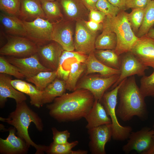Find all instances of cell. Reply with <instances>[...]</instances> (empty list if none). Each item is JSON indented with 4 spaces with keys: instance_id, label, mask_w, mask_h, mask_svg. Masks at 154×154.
Listing matches in <instances>:
<instances>
[{
    "instance_id": "obj_1",
    "label": "cell",
    "mask_w": 154,
    "mask_h": 154,
    "mask_svg": "<svg viewBox=\"0 0 154 154\" xmlns=\"http://www.w3.org/2000/svg\"><path fill=\"white\" fill-rule=\"evenodd\" d=\"M95 100L90 91L78 89L56 98L46 107L50 116L58 121H73L84 118Z\"/></svg>"
},
{
    "instance_id": "obj_2",
    "label": "cell",
    "mask_w": 154,
    "mask_h": 154,
    "mask_svg": "<svg viewBox=\"0 0 154 154\" xmlns=\"http://www.w3.org/2000/svg\"><path fill=\"white\" fill-rule=\"evenodd\" d=\"M119 102L116 113L117 116L123 121L137 116L145 120L148 111L145 98L137 85L134 76L124 79L118 91Z\"/></svg>"
},
{
    "instance_id": "obj_3",
    "label": "cell",
    "mask_w": 154,
    "mask_h": 154,
    "mask_svg": "<svg viewBox=\"0 0 154 154\" xmlns=\"http://www.w3.org/2000/svg\"><path fill=\"white\" fill-rule=\"evenodd\" d=\"M0 120L14 126L17 131L18 136L23 140L29 146L34 147L36 150V154H43L45 152L47 146L36 144L29 136L28 129L31 122L40 131L43 130V125L41 119L25 101L17 104L15 110L11 113L8 117H0Z\"/></svg>"
},
{
    "instance_id": "obj_4",
    "label": "cell",
    "mask_w": 154,
    "mask_h": 154,
    "mask_svg": "<svg viewBox=\"0 0 154 154\" xmlns=\"http://www.w3.org/2000/svg\"><path fill=\"white\" fill-rule=\"evenodd\" d=\"M116 34L117 44L115 50L118 55L130 52L138 39L133 31L127 13L121 10L114 16H106L102 23Z\"/></svg>"
},
{
    "instance_id": "obj_5",
    "label": "cell",
    "mask_w": 154,
    "mask_h": 154,
    "mask_svg": "<svg viewBox=\"0 0 154 154\" xmlns=\"http://www.w3.org/2000/svg\"><path fill=\"white\" fill-rule=\"evenodd\" d=\"M123 81L110 91L106 92L100 102L111 120L112 138L119 141L127 139L132 130L130 126H123L120 124L116 113L118 90Z\"/></svg>"
},
{
    "instance_id": "obj_6",
    "label": "cell",
    "mask_w": 154,
    "mask_h": 154,
    "mask_svg": "<svg viewBox=\"0 0 154 154\" xmlns=\"http://www.w3.org/2000/svg\"><path fill=\"white\" fill-rule=\"evenodd\" d=\"M5 36L7 42L0 48V54L21 58L37 53L38 46L28 38L6 34Z\"/></svg>"
},
{
    "instance_id": "obj_7",
    "label": "cell",
    "mask_w": 154,
    "mask_h": 154,
    "mask_svg": "<svg viewBox=\"0 0 154 154\" xmlns=\"http://www.w3.org/2000/svg\"><path fill=\"white\" fill-rule=\"evenodd\" d=\"M119 74L108 77L100 75H85L77 84L76 90L84 89L90 91L95 100L100 102L106 91L117 81Z\"/></svg>"
},
{
    "instance_id": "obj_8",
    "label": "cell",
    "mask_w": 154,
    "mask_h": 154,
    "mask_svg": "<svg viewBox=\"0 0 154 154\" xmlns=\"http://www.w3.org/2000/svg\"><path fill=\"white\" fill-rule=\"evenodd\" d=\"M23 21L26 33V37L38 46L52 41L53 23L47 19L40 17L31 21Z\"/></svg>"
},
{
    "instance_id": "obj_9",
    "label": "cell",
    "mask_w": 154,
    "mask_h": 154,
    "mask_svg": "<svg viewBox=\"0 0 154 154\" xmlns=\"http://www.w3.org/2000/svg\"><path fill=\"white\" fill-rule=\"evenodd\" d=\"M96 35L97 32L90 30L84 20L76 21L74 40L76 51L88 55L94 52Z\"/></svg>"
},
{
    "instance_id": "obj_10",
    "label": "cell",
    "mask_w": 154,
    "mask_h": 154,
    "mask_svg": "<svg viewBox=\"0 0 154 154\" xmlns=\"http://www.w3.org/2000/svg\"><path fill=\"white\" fill-rule=\"evenodd\" d=\"M154 130L145 127L136 131H132L128 138L127 143L122 147V150L128 153L135 151L142 154L148 149L154 142Z\"/></svg>"
},
{
    "instance_id": "obj_11",
    "label": "cell",
    "mask_w": 154,
    "mask_h": 154,
    "mask_svg": "<svg viewBox=\"0 0 154 154\" xmlns=\"http://www.w3.org/2000/svg\"><path fill=\"white\" fill-rule=\"evenodd\" d=\"M120 74L116 83L112 86V89L117 86L125 79L132 76L145 75V71L148 68L142 64L131 52L120 55Z\"/></svg>"
},
{
    "instance_id": "obj_12",
    "label": "cell",
    "mask_w": 154,
    "mask_h": 154,
    "mask_svg": "<svg viewBox=\"0 0 154 154\" xmlns=\"http://www.w3.org/2000/svg\"><path fill=\"white\" fill-rule=\"evenodd\" d=\"M90 139L88 146L92 154H105L106 143L112 138L111 124L104 125L88 129Z\"/></svg>"
},
{
    "instance_id": "obj_13",
    "label": "cell",
    "mask_w": 154,
    "mask_h": 154,
    "mask_svg": "<svg viewBox=\"0 0 154 154\" xmlns=\"http://www.w3.org/2000/svg\"><path fill=\"white\" fill-rule=\"evenodd\" d=\"M64 49L58 43L52 41L38 46L37 53L41 64L51 71H56Z\"/></svg>"
},
{
    "instance_id": "obj_14",
    "label": "cell",
    "mask_w": 154,
    "mask_h": 154,
    "mask_svg": "<svg viewBox=\"0 0 154 154\" xmlns=\"http://www.w3.org/2000/svg\"><path fill=\"white\" fill-rule=\"evenodd\" d=\"M7 59L16 66L26 79L31 77L42 71H51L41 64L37 53L25 58L9 56Z\"/></svg>"
},
{
    "instance_id": "obj_15",
    "label": "cell",
    "mask_w": 154,
    "mask_h": 154,
    "mask_svg": "<svg viewBox=\"0 0 154 154\" xmlns=\"http://www.w3.org/2000/svg\"><path fill=\"white\" fill-rule=\"evenodd\" d=\"M130 52L143 65L154 68V39L146 35L139 38Z\"/></svg>"
},
{
    "instance_id": "obj_16",
    "label": "cell",
    "mask_w": 154,
    "mask_h": 154,
    "mask_svg": "<svg viewBox=\"0 0 154 154\" xmlns=\"http://www.w3.org/2000/svg\"><path fill=\"white\" fill-rule=\"evenodd\" d=\"M54 24L52 40L58 43L64 50H75L72 27L68 21L64 19Z\"/></svg>"
},
{
    "instance_id": "obj_17",
    "label": "cell",
    "mask_w": 154,
    "mask_h": 154,
    "mask_svg": "<svg viewBox=\"0 0 154 154\" xmlns=\"http://www.w3.org/2000/svg\"><path fill=\"white\" fill-rule=\"evenodd\" d=\"M16 129L15 128H10L7 138H0L1 153L20 154L27 152L29 146L23 140L16 135Z\"/></svg>"
},
{
    "instance_id": "obj_18",
    "label": "cell",
    "mask_w": 154,
    "mask_h": 154,
    "mask_svg": "<svg viewBox=\"0 0 154 154\" xmlns=\"http://www.w3.org/2000/svg\"><path fill=\"white\" fill-rule=\"evenodd\" d=\"M59 4L66 16L71 21L84 20L89 10L82 0H55Z\"/></svg>"
},
{
    "instance_id": "obj_19",
    "label": "cell",
    "mask_w": 154,
    "mask_h": 154,
    "mask_svg": "<svg viewBox=\"0 0 154 154\" xmlns=\"http://www.w3.org/2000/svg\"><path fill=\"white\" fill-rule=\"evenodd\" d=\"M88 56L76 51L64 50L56 70L57 77L66 81L70 73L71 64L76 61L85 63Z\"/></svg>"
},
{
    "instance_id": "obj_20",
    "label": "cell",
    "mask_w": 154,
    "mask_h": 154,
    "mask_svg": "<svg viewBox=\"0 0 154 154\" xmlns=\"http://www.w3.org/2000/svg\"><path fill=\"white\" fill-rule=\"evenodd\" d=\"M88 129L104 125L111 124V118L104 106L99 101L95 100L92 108L84 118Z\"/></svg>"
},
{
    "instance_id": "obj_21",
    "label": "cell",
    "mask_w": 154,
    "mask_h": 154,
    "mask_svg": "<svg viewBox=\"0 0 154 154\" xmlns=\"http://www.w3.org/2000/svg\"><path fill=\"white\" fill-rule=\"evenodd\" d=\"M11 79L5 74H0V105L3 107L7 98L14 99L16 103L25 101L27 97L24 93L16 90L11 83Z\"/></svg>"
},
{
    "instance_id": "obj_22",
    "label": "cell",
    "mask_w": 154,
    "mask_h": 154,
    "mask_svg": "<svg viewBox=\"0 0 154 154\" xmlns=\"http://www.w3.org/2000/svg\"><path fill=\"white\" fill-rule=\"evenodd\" d=\"M19 17L27 21H31L38 17L46 19L39 0H21Z\"/></svg>"
},
{
    "instance_id": "obj_23",
    "label": "cell",
    "mask_w": 154,
    "mask_h": 154,
    "mask_svg": "<svg viewBox=\"0 0 154 154\" xmlns=\"http://www.w3.org/2000/svg\"><path fill=\"white\" fill-rule=\"evenodd\" d=\"M0 21L6 34L26 37V33L23 21L18 17L1 13Z\"/></svg>"
},
{
    "instance_id": "obj_24",
    "label": "cell",
    "mask_w": 154,
    "mask_h": 154,
    "mask_svg": "<svg viewBox=\"0 0 154 154\" xmlns=\"http://www.w3.org/2000/svg\"><path fill=\"white\" fill-rule=\"evenodd\" d=\"M12 85L17 90L29 96L31 104L39 108L43 105L42 103V91L35 86L20 79L11 80Z\"/></svg>"
},
{
    "instance_id": "obj_25",
    "label": "cell",
    "mask_w": 154,
    "mask_h": 154,
    "mask_svg": "<svg viewBox=\"0 0 154 154\" xmlns=\"http://www.w3.org/2000/svg\"><path fill=\"white\" fill-rule=\"evenodd\" d=\"M94 52L88 55L85 62L86 66L85 75L95 73H98L104 77L120 74L119 70L111 68L101 62L96 58Z\"/></svg>"
},
{
    "instance_id": "obj_26",
    "label": "cell",
    "mask_w": 154,
    "mask_h": 154,
    "mask_svg": "<svg viewBox=\"0 0 154 154\" xmlns=\"http://www.w3.org/2000/svg\"><path fill=\"white\" fill-rule=\"evenodd\" d=\"M66 90L65 81L57 77L42 91V104L52 102L65 93Z\"/></svg>"
},
{
    "instance_id": "obj_27",
    "label": "cell",
    "mask_w": 154,
    "mask_h": 154,
    "mask_svg": "<svg viewBox=\"0 0 154 154\" xmlns=\"http://www.w3.org/2000/svg\"><path fill=\"white\" fill-rule=\"evenodd\" d=\"M117 44V38L115 33L103 25L102 32L96 40V49L115 50Z\"/></svg>"
},
{
    "instance_id": "obj_28",
    "label": "cell",
    "mask_w": 154,
    "mask_h": 154,
    "mask_svg": "<svg viewBox=\"0 0 154 154\" xmlns=\"http://www.w3.org/2000/svg\"><path fill=\"white\" fill-rule=\"evenodd\" d=\"M94 52L96 58L101 62L111 68L119 70L120 56L116 53L115 50L95 49Z\"/></svg>"
},
{
    "instance_id": "obj_29",
    "label": "cell",
    "mask_w": 154,
    "mask_h": 154,
    "mask_svg": "<svg viewBox=\"0 0 154 154\" xmlns=\"http://www.w3.org/2000/svg\"><path fill=\"white\" fill-rule=\"evenodd\" d=\"M86 69L84 63L76 61L71 64L70 73L65 81L66 90L72 92L76 90L79 79Z\"/></svg>"
},
{
    "instance_id": "obj_30",
    "label": "cell",
    "mask_w": 154,
    "mask_h": 154,
    "mask_svg": "<svg viewBox=\"0 0 154 154\" xmlns=\"http://www.w3.org/2000/svg\"><path fill=\"white\" fill-rule=\"evenodd\" d=\"M57 77L56 71H44L26 80L34 84L38 90L42 91Z\"/></svg>"
},
{
    "instance_id": "obj_31",
    "label": "cell",
    "mask_w": 154,
    "mask_h": 154,
    "mask_svg": "<svg viewBox=\"0 0 154 154\" xmlns=\"http://www.w3.org/2000/svg\"><path fill=\"white\" fill-rule=\"evenodd\" d=\"M41 3L46 19L50 22L55 23L63 19L60 6L56 0Z\"/></svg>"
},
{
    "instance_id": "obj_32",
    "label": "cell",
    "mask_w": 154,
    "mask_h": 154,
    "mask_svg": "<svg viewBox=\"0 0 154 154\" xmlns=\"http://www.w3.org/2000/svg\"><path fill=\"white\" fill-rule=\"evenodd\" d=\"M154 25V1L151 0L145 8L143 23L137 33V37L140 38L146 35Z\"/></svg>"
},
{
    "instance_id": "obj_33",
    "label": "cell",
    "mask_w": 154,
    "mask_h": 154,
    "mask_svg": "<svg viewBox=\"0 0 154 154\" xmlns=\"http://www.w3.org/2000/svg\"><path fill=\"white\" fill-rule=\"evenodd\" d=\"M78 143V141L67 142L63 144L52 143L47 146L45 152L49 154H72L73 148Z\"/></svg>"
},
{
    "instance_id": "obj_34",
    "label": "cell",
    "mask_w": 154,
    "mask_h": 154,
    "mask_svg": "<svg viewBox=\"0 0 154 154\" xmlns=\"http://www.w3.org/2000/svg\"><path fill=\"white\" fill-rule=\"evenodd\" d=\"M145 9H133L129 13H127L128 21L133 31L135 33L138 32L141 25L144 19Z\"/></svg>"
},
{
    "instance_id": "obj_35",
    "label": "cell",
    "mask_w": 154,
    "mask_h": 154,
    "mask_svg": "<svg viewBox=\"0 0 154 154\" xmlns=\"http://www.w3.org/2000/svg\"><path fill=\"white\" fill-rule=\"evenodd\" d=\"M21 0H0V9L5 13L19 17Z\"/></svg>"
},
{
    "instance_id": "obj_36",
    "label": "cell",
    "mask_w": 154,
    "mask_h": 154,
    "mask_svg": "<svg viewBox=\"0 0 154 154\" xmlns=\"http://www.w3.org/2000/svg\"><path fill=\"white\" fill-rule=\"evenodd\" d=\"M0 73L13 76L19 79L25 78L16 66L1 56L0 57Z\"/></svg>"
},
{
    "instance_id": "obj_37",
    "label": "cell",
    "mask_w": 154,
    "mask_h": 154,
    "mask_svg": "<svg viewBox=\"0 0 154 154\" xmlns=\"http://www.w3.org/2000/svg\"><path fill=\"white\" fill-rule=\"evenodd\" d=\"M153 72L149 76H142L139 87L142 94L145 98L154 97V68Z\"/></svg>"
},
{
    "instance_id": "obj_38",
    "label": "cell",
    "mask_w": 154,
    "mask_h": 154,
    "mask_svg": "<svg viewBox=\"0 0 154 154\" xmlns=\"http://www.w3.org/2000/svg\"><path fill=\"white\" fill-rule=\"evenodd\" d=\"M97 9L103 13L106 16H116L121 11L111 4L107 0H98L96 4Z\"/></svg>"
},
{
    "instance_id": "obj_39",
    "label": "cell",
    "mask_w": 154,
    "mask_h": 154,
    "mask_svg": "<svg viewBox=\"0 0 154 154\" xmlns=\"http://www.w3.org/2000/svg\"><path fill=\"white\" fill-rule=\"evenodd\" d=\"M54 143L63 144L67 143L68 139L70 137V133L68 130L62 131H58L56 128H52Z\"/></svg>"
},
{
    "instance_id": "obj_40",
    "label": "cell",
    "mask_w": 154,
    "mask_h": 154,
    "mask_svg": "<svg viewBox=\"0 0 154 154\" xmlns=\"http://www.w3.org/2000/svg\"><path fill=\"white\" fill-rule=\"evenodd\" d=\"M152 0H126L127 9H144Z\"/></svg>"
},
{
    "instance_id": "obj_41",
    "label": "cell",
    "mask_w": 154,
    "mask_h": 154,
    "mask_svg": "<svg viewBox=\"0 0 154 154\" xmlns=\"http://www.w3.org/2000/svg\"><path fill=\"white\" fill-rule=\"evenodd\" d=\"M106 15L102 11L98 9H91L89 11V20L98 23H102Z\"/></svg>"
},
{
    "instance_id": "obj_42",
    "label": "cell",
    "mask_w": 154,
    "mask_h": 154,
    "mask_svg": "<svg viewBox=\"0 0 154 154\" xmlns=\"http://www.w3.org/2000/svg\"><path fill=\"white\" fill-rule=\"evenodd\" d=\"M84 21L87 27L92 31L97 32L99 30H103V25L102 23H98L91 20Z\"/></svg>"
},
{
    "instance_id": "obj_43",
    "label": "cell",
    "mask_w": 154,
    "mask_h": 154,
    "mask_svg": "<svg viewBox=\"0 0 154 154\" xmlns=\"http://www.w3.org/2000/svg\"><path fill=\"white\" fill-rule=\"evenodd\" d=\"M111 4L117 7L121 10L127 9L126 0H107Z\"/></svg>"
},
{
    "instance_id": "obj_44",
    "label": "cell",
    "mask_w": 154,
    "mask_h": 154,
    "mask_svg": "<svg viewBox=\"0 0 154 154\" xmlns=\"http://www.w3.org/2000/svg\"><path fill=\"white\" fill-rule=\"evenodd\" d=\"M98 0H82L83 3L89 10L97 9L96 4Z\"/></svg>"
},
{
    "instance_id": "obj_45",
    "label": "cell",
    "mask_w": 154,
    "mask_h": 154,
    "mask_svg": "<svg viewBox=\"0 0 154 154\" xmlns=\"http://www.w3.org/2000/svg\"><path fill=\"white\" fill-rule=\"evenodd\" d=\"M142 154H154V142L149 148Z\"/></svg>"
},
{
    "instance_id": "obj_46",
    "label": "cell",
    "mask_w": 154,
    "mask_h": 154,
    "mask_svg": "<svg viewBox=\"0 0 154 154\" xmlns=\"http://www.w3.org/2000/svg\"><path fill=\"white\" fill-rule=\"evenodd\" d=\"M88 151L87 150L79 149L73 150L72 154H87Z\"/></svg>"
},
{
    "instance_id": "obj_47",
    "label": "cell",
    "mask_w": 154,
    "mask_h": 154,
    "mask_svg": "<svg viewBox=\"0 0 154 154\" xmlns=\"http://www.w3.org/2000/svg\"><path fill=\"white\" fill-rule=\"evenodd\" d=\"M146 35L154 39V29H151Z\"/></svg>"
},
{
    "instance_id": "obj_48",
    "label": "cell",
    "mask_w": 154,
    "mask_h": 154,
    "mask_svg": "<svg viewBox=\"0 0 154 154\" xmlns=\"http://www.w3.org/2000/svg\"><path fill=\"white\" fill-rule=\"evenodd\" d=\"M40 1V3H42L45 2L46 1H53L55 0H39Z\"/></svg>"
},
{
    "instance_id": "obj_49",
    "label": "cell",
    "mask_w": 154,
    "mask_h": 154,
    "mask_svg": "<svg viewBox=\"0 0 154 154\" xmlns=\"http://www.w3.org/2000/svg\"><path fill=\"white\" fill-rule=\"evenodd\" d=\"M153 129L154 130V125H153ZM153 140H154V134L153 136Z\"/></svg>"
},
{
    "instance_id": "obj_50",
    "label": "cell",
    "mask_w": 154,
    "mask_h": 154,
    "mask_svg": "<svg viewBox=\"0 0 154 154\" xmlns=\"http://www.w3.org/2000/svg\"><path fill=\"white\" fill-rule=\"evenodd\" d=\"M153 0V1H154V0Z\"/></svg>"
}]
</instances>
